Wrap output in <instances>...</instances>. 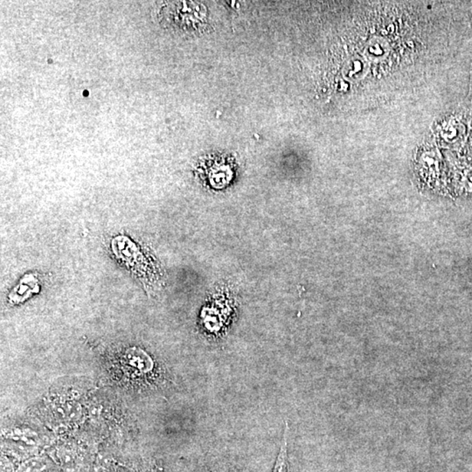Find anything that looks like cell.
Masks as SVG:
<instances>
[{"label":"cell","instance_id":"obj_1","mask_svg":"<svg viewBox=\"0 0 472 472\" xmlns=\"http://www.w3.org/2000/svg\"><path fill=\"white\" fill-rule=\"evenodd\" d=\"M126 360L130 366L141 373L152 371L154 364L153 359L144 351L139 348H130L126 353Z\"/></svg>","mask_w":472,"mask_h":472},{"label":"cell","instance_id":"obj_6","mask_svg":"<svg viewBox=\"0 0 472 472\" xmlns=\"http://www.w3.org/2000/svg\"><path fill=\"white\" fill-rule=\"evenodd\" d=\"M1 472H13L12 465L9 463L6 458H2Z\"/></svg>","mask_w":472,"mask_h":472},{"label":"cell","instance_id":"obj_2","mask_svg":"<svg viewBox=\"0 0 472 472\" xmlns=\"http://www.w3.org/2000/svg\"><path fill=\"white\" fill-rule=\"evenodd\" d=\"M32 278L34 277H32V275H29V277H26L24 278L26 286L23 285L21 282L19 286L16 287L14 290L12 291V293L9 295L10 302H12L13 304H19L21 303V302L28 299L29 297H31L32 294L35 293L34 291H31V290L38 293L39 288L37 284L32 285V286H29L28 285L30 284Z\"/></svg>","mask_w":472,"mask_h":472},{"label":"cell","instance_id":"obj_3","mask_svg":"<svg viewBox=\"0 0 472 472\" xmlns=\"http://www.w3.org/2000/svg\"><path fill=\"white\" fill-rule=\"evenodd\" d=\"M288 424H285V428L282 438L280 450L278 452L277 459L272 472H288Z\"/></svg>","mask_w":472,"mask_h":472},{"label":"cell","instance_id":"obj_4","mask_svg":"<svg viewBox=\"0 0 472 472\" xmlns=\"http://www.w3.org/2000/svg\"><path fill=\"white\" fill-rule=\"evenodd\" d=\"M47 466V462L41 458H34L24 462L18 472H42Z\"/></svg>","mask_w":472,"mask_h":472},{"label":"cell","instance_id":"obj_5","mask_svg":"<svg viewBox=\"0 0 472 472\" xmlns=\"http://www.w3.org/2000/svg\"><path fill=\"white\" fill-rule=\"evenodd\" d=\"M61 463L66 469L75 467V459L70 452H64L61 455Z\"/></svg>","mask_w":472,"mask_h":472}]
</instances>
